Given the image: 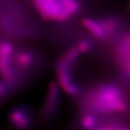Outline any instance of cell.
<instances>
[{"label":"cell","instance_id":"2","mask_svg":"<svg viewBox=\"0 0 130 130\" xmlns=\"http://www.w3.org/2000/svg\"><path fill=\"white\" fill-rule=\"evenodd\" d=\"M38 15L44 20L66 22L79 14L82 9L79 0H31Z\"/></svg>","mask_w":130,"mask_h":130},{"label":"cell","instance_id":"3","mask_svg":"<svg viewBox=\"0 0 130 130\" xmlns=\"http://www.w3.org/2000/svg\"><path fill=\"white\" fill-rule=\"evenodd\" d=\"M0 30L7 36L23 38L32 34L25 14L18 5L6 3L0 11Z\"/></svg>","mask_w":130,"mask_h":130},{"label":"cell","instance_id":"1","mask_svg":"<svg viewBox=\"0 0 130 130\" xmlns=\"http://www.w3.org/2000/svg\"><path fill=\"white\" fill-rule=\"evenodd\" d=\"M79 113H92L99 116L124 115L129 103L123 88L114 83H98L83 90L75 98Z\"/></svg>","mask_w":130,"mask_h":130},{"label":"cell","instance_id":"6","mask_svg":"<svg viewBox=\"0 0 130 130\" xmlns=\"http://www.w3.org/2000/svg\"><path fill=\"white\" fill-rule=\"evenodd\" d=\"M130 35L128 30H124L116 38L114 59L122 80L128 83L129 79Z\"/></svg>","mask_w":130,"mask_h":130},{"label":"cell","instance_id":"9","mask_svg":"<svg viewBox=\"0 0 130 130\" xmlns=\"http://www.w3.org/2000/svg\"><path fill=\"white\" fill-rule=\"evenodd\" d=\"M14 93V91L9 84L0 78V105Z\"/></svg>","mask_w":130,"mask_h":130},{"label":"cell","instance_id":"10","mask_svg":"<svg viewBox=\"0 0 130 130\" xmlns=\"http://www.w3.org/2000/svg\"><path fill=\"white\" fill-rule=\"evenodd\" d=\"M74 46L77 48V51H79L80 54H85L91 51L93 48V44L92 41L90 38H83L79 39L77 43L76 46Z\"/></svg>","mask_w":130,"mask_h":130},{"label":"cell","instance_id":"7","mask_svg":"<svg viewBox=\"0 0 130 130\" xmlns=\"http://www.w3.org/2000/svg\"><path fill=\"white\" fill-rule=\"evenodd\" d=\"M61 93L58 83H50L43 103L39 111V119L43 123L53 121L58 116L60 110Z\"/></svg>","mask_w":130,"mask_h":130},{"label":"cell","instance_id":"5","mask_svg":"<svg viewBox=\"0 0 130 130\" xmlns=\"http://www.w3.org/2000/svg\"><path fill=\"white\" fill-rule=\"evenodd\" d=\"M15 46L7 39L0 40V78L7 82L14 93L24 87L17 75L14 66Z\"/></svg>","mask_w":130,"mask_h":130},{"label":"cell","instance_id":"8","mask_svg":"<svg viewBox=\"0 0 130 130\" xmlns=\"http://www.w3.org/2000/svg\"><path fill=\"white\" fill-rule=\"evenodd\" d=\"M9 123L18 130H29L33 125L32 110L25 105H18L9 110Z\"/></svg>","mask_w":130,"mask_h":130},{"label":"cell","instance_id":"11","mask_svg":"<svg viewBox=\"0 0 130 130\" xmlns=\"http://www.w3.org/2000/svg\"><path fill=\"white\" fill-rule=\"evenodd\" d=\"M115 130H129V126L126 125L125 124H123V125L119 126V127H118L117 129H116Z\"/></svg>","mask_w":130,"mask_h":130},{"label":"cell","instance_id":"4","mask_svg":"<svg viewBox=\"0 0 130 130\" xmlns=\"http://www.w3.org/2000/svg\"><path fill=\"white\" fill-rule=\"evenodd\" d=\"M82 25L91 37L99 41L116 39L124 30H122L120 19L115 16L85 18L82 20Z\"/></svg>","mask_w":130,"mask_h":130}]
</instances>
